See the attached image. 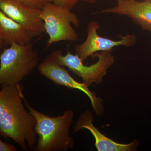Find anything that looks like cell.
Here are the masks:
<instances>
[{
  "mask_svg": "<svg viewBox=\"0 0 151 151\" xmlns=\"http://www.w3.org/2000/svg\"><path fill=\"white\" fill-rule=\"evenodd\" d=\"M83 1L84 2L90 4H94L97 0H45V2H50L67 8L69 10H71L75 6L79 1Z\"/></svg>",
  "mask_w": 151,
  "mask_h": 151,
  "instance_id": "obj_12",
  "label": "cell"
},
{
  "mask_svg": "<svg viewBox=\"0 0 151 151\" xmlns=\"http://www.w3.org/2000/svg\"><path fill=\"white\" fill-rule=\"evenodd\" d=\"M24 104L35 117V131L38 137L35 151H65L73 148L74 141L70 136V128L74 117L72 110L63 114L50 117L37 111L24 99Z\"/></svg>",
  "mask_w": 151,
  "mask_h": 151,
  "instance_id": "obj_2",
  "label": "cell"
},
{
  "mask_svg": "<svg viewBox=\"0 0 151 151\" xmlns=\"http://www.w3.org/2000/svg\"><path fill=\"white\" fill-rule=\"evenodd\" d=\"M17 149L13 145L0 140V151H17Z\"/></svg>",
  "mask_w": 151,
  "mask_h": 151,
  "instance_id": "obj_14",
  "label": "cell"
},
{
  "mask_svg": "<svg viewBox=\"0 0 151 151\" xmlns=\"http://www.w3.org/2000/svg\"><path fill=\"white\" fill-rule=\"evenodd\" d=\"M39 73L56 85L65 86L70 89H78L84 92L91 101L92 108L98 115H102L104 108L101 98L96 93L90 91L86 84L79 83L71 76L69 72L59 65L51 56L48 55L37 66Z\"/></svg>",
  "mask_w": 151,
  "mask_h": 151,
  "instance_id": "obj_6",
  "label": "cell"
},
{
  "mask_svg": "<svg viewBox=\"0 0 151 151\" xmlns=\"http://www.w3.org/2000/svg\"><path fill=\"white\" fill-rule=\"evenodd\" d=\"M39 60L32 42L24 45L14 42L3 49L0 55V84H19L38 66Z\"/></svg>",
  "mask_w": 151,
  "mask_h": 151,
  "instance_id": "obj_3",
  "label": "cell"
},
{
  "mask_svg": "<svg viewBox=\"0 0 151 151\" xmlns=\"http://www.w3.org/2000/svg\"><path fill=\"white\" fill-rule=\"evenodd\" d=\"M51 56L59 65L65 66L74 74L79 76L89 87L93 83L100 84L107 75V70L114 63V57L111 52H97L92 57L97 58V62L90 65H85L77 55L68 51L65 55L60 50H55Z\"/></svg>",
  "mask_w": 151,
  "mask_h": 151,
  "instance_id": "obj_5",
  "label": "cell"
},
{
  "mask_svg": "<svg viewBox=\"0 0 151 151\" xmlns=\"http://www.w3.org/2000/svg\"><path fill=\"white\" fill-rule=\"evenodd\" d=\"M94 116L92 112L86 111L82 113L76 123L73 133L84 129L89 130L94 136L95 146L98 151H132L136 150L138 146L136 141L129 144H121L114 142L103 134L93 125Z\"/></svg>",
  "mask_w": 151,
  "mask_h": 151,
  "instance_id": "obj_10",
  "label": "cell"
},
{
  "mask_svg": "<svg viewBox=\"0 0 151 151\" xmlns=\"http://www.w3.org/2000/svg\"><path fill=\"white\" fill-rule=\"evenodd\" d=\"M41 17L44 23L49 39L45 50L52 44L61 41L73 42L78 40V35L71 26L78 27L80 20L67 8L50 2H45L41 9Z\"/></svg>",
  "mask_w": 151,
  "mask_h": 151,
  "instance_id": "obj_4",
  "label": "cell"
},
{
  "mask_svg": "<svg viewBox=\"0 0 151 151\" xmlns=\"http://www.w3.org/2000/svg\"><path fill=\"white\" fill-rule=\"evenodd\" d=\"M27 5L35 8L42 9L45 2V0H21Z\"/></svg>",
  "mask_w": 151,
  "mask_h": 151,
  "instance_id": "obj_13",
  "label": "cell"
},
{
  "mask_svg": "<svg viewBox=\"0 0 151 151\" xmlns=\"http://www.w3.org/2000/svg\"><path fill=\"white\" fill-rule=\"evenodd\" d=\"M0 10L23 26L33 38L45 32L41 17V9L32 7L21 0H0Z\"/></svg>",
  "mask_w": 151,
  "mask_h": 151,
  "instance_id": "obj_8",
  "label": "cell"
},
{
  "mask_svg": "<svg viewBox=\"0 0 151 151\" xmlns=\"http://www.w3.org/2000/svg\"><path fill=\"white\" fill-rule=\"evenodd\" d=\"M100 14L127 16L144 31L151 32V2L137 0H118L116 6L104 9Z\"/></svg>",
  "mask_w": 151,
  "mask_h": 151,
  "instance_id": "obj_9",
  "label": "cell"
},
{
  "mask_svg": "<svg viewBox=\"0 0 151 151\" xmlns=\"http://www.w3.org/2000/svg\"><path fill=\"white\" fill-rule=\"evenodd\" d=\"M32 39L23 26L0 10L1 50L10 46L14 42L22 45L31 43Z\"/></svg>",
  "mask_w": 151,
  "mask_h": 151,
  "instance_id": "obj_11",
  "label": "cell"
},
{
  "mask_svg": "<svg viewBox=\"0 0 151 151\" xmlns=\"http://www.w3.org/2000/svg\"><path fill=\"white\" fill-rule=\"evenodd\" d=\"M143 1H145L150 2H151V0H143Z\"/></svg>",
  "mask_w": 151,
  "mask_h": 151,
  "instance_id": "obj_15",
  "label": "cell"
},
{
  "mask_svg": "<svg viewBox=\"0 0 151 151\" xmlns=\"http://www.w3.org/2000/svg\"><path fill=\"white\" fill-rule=\"evenodd\" d=\"M21 84L2 86L0 91V135L13 140L24 151L33 150L36 145V119L24 105Z\"/></svg>",
  "mask_w": 151,
  "mask_h": 151,
  "instance_id": "obj_1",
  "label": "cell"
},
{
  "mask_svg": "<svg viewBox=\"0 0 151 151\" xmlns=\"http://www.w3.org/2000/svg\"><path fill=\"white\" fill-rule=\"evenodd\" d=\"M99 23L96 21L89 22L87 25V35L83 43L75 45L76 53L84 62L89 57L94 56L98 52H111L116 47H131L137 43V37L134 35L127 34L121 39L114 40L100 36L98 34L100 28Z\"/></svg>",
  "mask_w": 151,
  "mask_h": 151,
  "instance_id": "obj_7",
  "label": "cell"
}]
</instances>
